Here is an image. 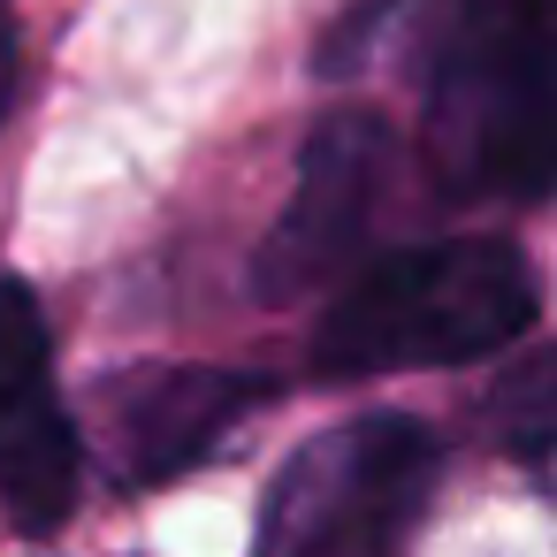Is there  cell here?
<instances>
[{
  "label": "cell",
  "mask_w": 557,
  "mask_h": 557,
  "mask_svg": "<svg viewBox=\"0 0 557 557\" xmlns=\"http://www.w3.org/2000/svg\"><path fill=\"white\" fill-rule=\"evenodd\" d=\"M268 397L275 382L245 367H131L92 389V435L115 481H176Z\"/></svg>",
  "instance_id": "obj_5"
},
{
  "label": "cell",
  "mask_w": 557,
  "mask_h": 557,
  "mask_svg": "<svg viewBox=\"0 0 557 557\" xmlns=\"http://www.w3.org/2000/svg\"><path fill=\"white\" fill-rule=\"evenodd\" d=\"M77 420L54 389V336L24 275H0V511L54 534L77 511Z\"/></svg>",
  "instance_id": "obj_4"
},
{
  "label": "cell",
  "mask_w": 557,
  "mask_h": 557,
  "mask_svg": "<svg viewBox=\"0 0 557 557\" xmlns=\"http://www.w3.org/2000/svg\"><path fill=\"white\" fill-rule=\"evenodd\" d=\"M382 176H389V131L382 115H329L306 153H298V191L260 252V298H298L321 275L344 268V252H359L374 207H382Z\"/></svg>",
  "instance_id": "obj_6"
},
{
  "label": "cell",
  "mask_w": 557,
  "mask_h": 557,
  "mask_svg": "<svg viewBox=\"0 0 557 557\" xmlns=\"http://www.w3.org/2000/svg\"><path fill=\"white\" fill-rule=\"evenodd\" d=\"M534 329V268L504 237H443L367 260L313 329V374L359 382L397 367L496 359Z\"/></svg>",
  "instance_id": "obj_2"
},
{
  "label": "cell",
  "mask_w": 557,
  "mask_h": 557,
  "mask_svg": "<svg viewBox=\"0 0 557 557\" xmlns=\"http://www.w3.org/2000/svg\"><path fill=\"white\" fill-rule=\"evenodd\" d=\"M9 100H16V16L0 0V115H9Z\"/></svg>",
  "instance_id": "obj_7"
},
{
  "label": "cell",
  "mask_w": 557,
  "mask_h": 557,
  "mask_svg": "<svg viewBox=\"0 0 557 557\" xmlns=\"http://www.w3.org/2000/svg\"><path fill=\"white\" fill-rule=\"evenodd\" d=\"M420 138L443 199H542L557 169L549 0L420 9Z\"/></svg>",
  "instance_id": "obj_1"
},
{
  "label": "cell",
  "mask_w": 557,
  "mask_h": 557,
  "mask_svg": "<svg viewBox=\"0 0 557 557\" xmlns=\"http://www.w3.org/2000/svg\"><path fill=\"white\" fill-rule=\"evenodd\" d=\"M443 473V443L412 412H359L283 458L252 557H397Z\"/></svg>",
  "instance_id": "obj_3"
}]
</instances>
